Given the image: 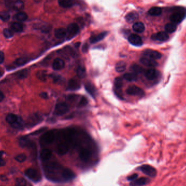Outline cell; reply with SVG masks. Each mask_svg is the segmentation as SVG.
Instances as JSON below:
<instances>
[{"mask_svg":"<svg viewBox=\"0 0 186 186\" xmlns=\"http://www.w3.org/2000/svg\"><path fill=\"white\" fill-rule=\"evenodd\" d=\"M164 29L166 32L171 33L174 32L176 31L177 26H176V25L173 23H168L165 25Z\"/></svg>","mask_w":186,"mask_h":186,"instance_id":"obj_33","label":"cell"},{"mask_svg":"<svg viewBox=\"0 0 186 186\" xmlns=\"http://www.w3.org/2000/svg\"><path fill=\"white\" fill-rule=\"evenodd\" d=\"M185 15L183 13L180 12H176L172 14L170 16V19L172 21V23L174 24H179L184 19Z\"/></svg>","mask_w":186,"mask_h":186,"instance_id":"obj_14","label":"cell"},{"mask_svg":"<svg viewBox=\"0 0 186 186\" xmlns=\"http://www.w3.org/2000/svg\"><path fill=\"white\" fill-rule=\"evenodd\" d=\"M85 88L86 91L91 95L93 97L95 98L96 96V90L94 87V86L90 82H87L85 83Z\"/></svg>","mask_w":186,"mask_h":186,"instance_id":"obj_21","label":"cell"},{"mask_svg":"<svg viewBox=\"0 0 186 186\" xmlns=\"http://www.w3.org/2000/svg\"><path fill=\"white\" fill-rule=\"evenodd\" d=\"M20 146L22 147H30L32 146V143L28 138L22 137L19 141Z\"/></svg>","mask_w":186,"mask_h":186,"instance_id":"obj_28","label":"cell"},{"mask_svg":"<svg viewBox=\"0 0 186 186\" xmlns=\"http://www.w3.org/2000/svg\"><path fill=\"white\" fill-rule=\"evenodd\" d=\"M150 182V179L147 177H140L131 181L130 185L131 186H143L149 184Z\"/></svg>","mask_w":186,"mask_h":186,"instance_id":"obj_16","label":"cell"},{"mask_svg":"<svg viewBox=\"0 0 186 186\" xmlns=\"http://www.w3.org/2000/svg\"><path fill=\"white\" fill-rule=\"evenodd\" d=\"M59 5L64 8H70L75 4V2L71 0H60L58 1Z\"/></svg>","mask_w":186,"mask_h":186,"instance_id":"obj_24","label":"cell"},{"mask_svg":"<svg viewBox=\"0 0 186 186\" xmlns=\"http://www.w3.org/2000/svg\"><path fill=\"white\" fill-rule=\"evenodd\" d=\"M78 98V96H77L75 95H69L68 97V100L70 102H73V101H76Z\"/></svg>","mask_w":186,"mask_h":186,"instance_id":"obj_48","label":"cell"},{"mask_svg":"<svg viewBox=\"0 0 186 186\" xmlns=\"http://www.w3.org/2000/svg\"><path fill=\"white\" fill-rule=\"evenodd\" d=\"M36 76L38 78L42 80V82H45L47 78V72L45 71H39L37 73Z\"/></svg>","mask_w":186,"mask_h":186,"instance_id":"obj_40","label":"cell"},{"mask_svg":"<svg viewBox=\"0 0 186 186\" xmlns=\"http://www.w3.org/2000/svg\"><path fill=\"white\" fill-rule=\"evenodd\" d=\"M9 13L6 11L0 12V19L2 20L3 21H7L10 19Z\"/></svg>","mask_w":186,"mask_h":186,"instance_id":"obj_39","label":"cell"},{"mask_svg":"<svg viewBox=\"0 0 186 186\" xmlns=\"http://www.w3.org/2000/svg\"><path fill=\"white\" fill-rule=\"evenodd\" d=\"M19 118V116H17L16 115L9 114L7 116L6 120L7 122L9 124L12 126L13 124H14L16 122L17 120H18Z\"/></svg>","mask_w":186,"mask_h":186,"instance_id":"obj_27","label":"cell"},{"mask_svg":"<svg viewBox=\"0 0 186 186\" xmlns=\"http://www.w3.org/2000/svg\"><path fill=\"white\" fill-rule=\"evenodd\" d=\"M52 156V151H51V150H50V149H43L41 151L40 154V159L44 162H47V161L50 160Z\"/></svg>","mask_w":186,"mask_h":186,"instance_id":"obj_18","label":"cell"},{"mask_svg":"<svg viewBox=\"0 0 186 186\" xmlns=\"http://www.w3.org/2000/svg\"><path fill=\"white\" fill-rule=\"evenodd\" d=\"M81 87L80 82L76 79H71L68 82L67 89L70 91H75Z\"/></svg>","mask_w":186,"mask_h":186,"instance_id":"obj_17","label":"cell"},{"mask_svg":"<svg viewBox=\"0 0 186 186\" xmlns=\"http://www.w3.org/2000/svg\"><path fill=\"white\" fill-rule=\"evenodd\" d=\"M144 76L149 80H153L157 78L160 75V72L154 68H150L144 71Z\"/></svg>","mask_w":186,"mask_h":186,"instance_id":"obj_11","label":"cell"},{"mask_svg":"<svg viewBox=\"0 0 186 186\" xmlns=\"http://www.w3.org/2000/svg\"><path fill=\"white\" fill-rule=\"evenodd\" d=\"M132 29H133L134 31H135L136 32L140 33L143 32L144 31L145 26L143 23L142 22H136L133 25Z\"/></svg>","mask_w":186,"mask_h":186,"instance_id":"obj_23","label":"cell"},{"mask_svg":"<svg viewBox=\"0 0 186 186\" xmlns=\"http://www.w3.org/2000/svg\"><path fill=\"white\" fill-rule=\"evenodd\" d=\"M28 74V71L27 69H23V71L18 72L15 74L16 77L20 79L25 78Z\"/></svg>","mask_w":186,"mask_h":186,"instance_id":"obj_41","label":"cell"},{"mask_svg":"<svg viewBox=\"0 0 186 186\" xmlns=\"http://www.w3.org/2000/svg\"><path fill=\"white\" fill-rule=\"evenodd\" d=\"M138 174H134L133 175H131L130 176H128L127 179H128V181H130L131 182V181H133L134 180L137 179V178H138Z\"/></svg>","mask_w":186,"mask_h":186,"instance_id":"obj_49","label":"cell"},{"mask_svg":"<svg viewBox=\"0 0 186 186\" xmlns=\"http://www.w3.org/2000/svg\"><path fill=\"white\" fill-rule=\"evenodd\" d=\"M0 180L3 181V182H6L8 180V179H7V177L5 175H0Z\"/></svg>","mask_w":186,"mask_h":186,"instance_id":"obj_52","label":"cell"},{"mask_svg":"<svg viewBox=\"0 0 186 186\" xmlns=\"http://www.w3.org/2000/svg\"><path fill=\"white\" fill-rule=\"evenodd\" d=\"M3 35L7 38H10L13 36V33L10 29H3Z\"/></svg>","mask_w":186,"mask_h":186,"instance_id":"obj_45","label":"cell"},{"mask_svg":"<svg viewBox=\"0 0 186 186\" xmlns=\"http://www.w3.org/2000/svg\"><path fill=\"white\" fill-rule=\"evenodd\" d=\"M143 54L144 56V57H146L155 61L156 60L160 59L162 56V54L160 52L156 50H151V49H147L144 50Z\"/></svg>","mask_w":186,"mask_h":186,"instance_id":"obj_10","label":"cell"},{"mask_svg":"<svg viewBox=\"0 0 186 186\" xmlns=\"http://www.w3.org/2000/svg\"><path fill=\"white\" fill-rule=\"evenodd\" d=\"M124 78L128 82H135L138 79V76L134 73H125L124 75Z\"/></svg>","mask_w":186,"mask_h":186,"instance_id":"obj_29","label":"cell"},{"mask_svg":"<svg viewBox=\"0 0 186 186\" xmlns=\"http://www.w3.org/2000/svg\"><path fill=\"white\" fill-rule=\"evenodd\" d=\"M126 68V64L124 61L117 62L115 65V70L118 73H122L125 71Z\"/></svg>","mask_w":186,"mask_h":186,"instance_id":"obj_30","label":"cell"},{"mask_svg":"<svg viewBox=\"0 0 186 186\" xmlns=\"http://www.w3.org/2000/svg\"><path fill=\"white\" fill-rule=\"evenodd\" d=\"M139 170L147 176L151 177H155L157 174L156 169L155 167L148 164L142 165L139 168Z\"/></svg>","mask_w":186,"mask_h":186,"instance_id":"obj_5","label":"cell"},{"mask_svg":"<svg viewBox=\"0 0 186 186\" xmlns=\"http://www.w3.org/2000/svg\"><path fill=\"white\" fill-rule=\"evenodd\" d=\"M138 14L136 12H132L127 14L125 16V19L128 23H132L138 19Z\"/></svg>","mask_w":186,"mask_h":186,"instance_id":"obj_26","label":"cell"},{"mask_svg":"<svg viewBox=\"0 0 186 186\" xmlns=\"http://www.w3.org/2000/svg\"><path fill=\"white\" fill-rule=\"evenodd\" d=\"M4 154V152L3 151H0V159H2Z\"/></svg>","mask_w":186,"mask_h":186,"instance_id":"obj_56","label":"cell"},{"mask_svg":"<svg viewBox=\"0 0 186 186\" xmlns=\"http://www.w3.org/2000/svg\"><path fill=\"white\" fill-rule=\"evenodd\" d=\"M40 97H42V98H44V99H47L48 98V95H47V93L46 92H42L40 94Z\"/></svg>","mask_w":186,"mask_h":186,"instance_id":"obj_53","label":"cell"},{"mask_svg":"<svg viewBox=\"0 0 186 186\" xmlns=\"http://www.w3.org/2000/svg\"><path fill=\"white\" fill-rule=\"evenodd\" d=\"M80 31V28L77 24L72 23L70 24L66 29V38L68 40H70L76 36Z\"/></svg>","mask_w":186,"mask_h":186,"instance_id":"obj_3","label":"cell"},{"mask_svg":"<svg viewBox=\"0 0 186 186\" xmlns=\"http://www.w3.org/2000/svg\"><path fill=\"white\" fill-rule=\"evenodd\" d=\"M4 60V55L2 51H0V63H3Z\"/></svg>","mask_w":186,"mask_h":186,"instance_id":"obj_50","label":"cell"},{"mask_svg":"<svg viewBox=\"0 0 186 186\" xmlns=\"http://www.w3.org/2000/svg\"><path fill=\"white\" fill-rule=\"evenodd\" d=\"M43 120V118L41 115L39 114H34L30 116L26 122L27 127L31 128L39 124Z\"/></svg>","mask_w":186,"mask_h":186,"instance_id":"obj_6","label":"cell"},{"mask_svg":"<svg viewBox=\"0 0 186 186\" xmlns=\"http://www.w3.org/2000/svg\"><path fill=\"white\" fill-rule=\"evenodd\" d=\"M151 38L153 40H157L160 42H165L169 38V36L166 32H158L153 34L151 37Z\"/></svg>","mask_w":186,"mask_h":186,"instance_id":"obj_12","label":"cell"},{"mask_svg":"<svg viewBox=\"0 0 186 186\" xmlns=\"http://www.w3.org/2000/svg\"><path fill=\"white\" fill-rule=\"evenodd\" d=\"M69 110L68 105L64 102H61L55 105L54 114L57 116H62L66 114Z\"/></svg>","mask_w":186,"mask_h":186,"instance_id":"obj_7","label":"cell"},{"mask_svg":"<svg viewBox=\"0 0 186 186\" xmlns=\"http://www.w3.org/2000/svg\"><path fill=\"white\" fill-rule=\"evenodd\" d=\"M12 6V7H13L14 10H17V11H19V10H21L23 9L24 3L22 1H18L14 2Z\"/></svg>","mask_w":186,"mask_h":186,"instance_id":"obj_35","label":"cell"},{"mask_svg":"<svg viewBox=\"0 0 186 186\" xmlns=\"http://www.w3.org/2000/svg\"><path fill=\"white\" fill-rule=\"evenodd\" d=\"M65 67V62L60 58L55 59L53 62L52 68L55 71H60Z\"/></svg>","mask_w":186,"mask_h":186,"instance_id":"obj_19","label":"cell"},{"mask_svg":"<svg viewBox=\"0 0 186 186\" xmlns=\"http://www.w3.org/2000/svg\"><path fill=\"white\" fill-rule=\"evenodd\" d=\"M162 12L161 8L158 7H153L151 8L148 11L149 14L151 16H159Z\"/></svg>","mask_w":186,"mask_h":186,"instance_id":"obj_25","label":"cell"},{"mask_svg":"<svg viewBox=\"0 0 186 186\" xmlns=\"http://www.w3.org/2000/svg\"><path fill=\"white\" fill-rule=\"evenodd\" d=\"M3 98H4V95L2 92L0 91V102L2 101Z\"/></svg>","mask_w":186,"mask_h":186,"instance_id":"obj_55","label":"cell"},{"mask_svg":"<svg viewBox=\"0 0 186 186\" xmlns=\"http://www.w3.org/2000/svg\"><path fill=\"white\" fill-rule=\"evenodd\" d=\"M140 62L142 65L150 68H154L158 65V63L155 60L149 59L146 57H142L140 59Z\"/></svg>","mask_w":186,"mask_h":186,"instance_id":"obj_15","label":"cell"},{"mask_svg":"<svg viewBox=\"0 0 186 186\" xmlns=\"http://www.w3.org/2000/svg\"><path fill=\"white\" fill-rule=\"evenodd\" d=\"M3 72L2 70H0V78L3 75Z\"/></svg>","mask_w":186,"mask_h":186,"instance_id":"obj_57","label":"cell"},{"mask_svg":"<svg viewBox=\"0 0 186 186\" xmlns=\"http://www.w3.org/2000/svg\"><path fill=\"white\" fill-rule=\"evenodd\" d=\"M77 74L80 78H84L86 74V70L85 67L80 65L77 69Z\"/></svg>","mask_w":186,"mask_h":186,"instance_id":"obj_37","label":"cell"},{"mask_svg":"<svg viewBox=\"0 0 186 186\" xmlns=\"http://www.w3.org/2000/svg\"><path fill=\"white\" fill-rule=\"evenodd\" d=\"M131 71H132V73H135L137 75L140 74L142 73H144V71H145L143 68V67H142L140 65H136V64L132 65L131 67Z\"/></svg>","mask_w":186,"mask_h":186,"instance_id":"obj_32","label":"cell"},{"mask_svg":"<svg viewBox=\"0 0 186 186\" xmlns=\"http://www.w3.org/2000/svg\"><path fill=\"white\" fill-rule=\"evenodd\" d=\"M28 59L26 57H20L18 59H16V60L14 62V64L15 65H18V66H21V65H24L25 64H26L27 62H28Z\"/></svg>","mask_w":186,"mask_h":186,"instance_id":"obj_38","label":"cell"},{"mask_svg":"<svg viewBox=\"0 0 186 186\" xmlns=\"http://www.w3.org/2000/svg\"><path fill=\"white\" fill-rule=\"evenodd\" d=\"M70 147L68 144L64 141L61 140L56 147V152L60 156H63L67 154L70 150Z\"/></svg>","mask_w":186,"mask_h":186,"instance_id":"obj_9","label":"cell"},{"mask_svg":"<svg viewBox=\"0 0 186 186\" xmlns=\"http://www.w3.org/2000/svg\"><path fill=\"white\" fill-rule=\"evenodd\" d=\"M11 28L14 32H20L23 31V25L21 23L16 22V23H13L12 24Z\"/></svg>","mask_w":186,"mask_h":186,"instance_id":"obj_31","label":"cell"},{"mask_svg":"<svg viewBox=\"0 0 186 186\" xmlns=\"http://www.w3.org/2000/svg\"><path fill=\"white\" fill-rule=\"evenodd\" d=\"M107 34L108 32L104 31V32H102L99 33L96 36H92L90 38V42L92 44H95L96 43L102 40V39H104L105 37L107 35Z\"/></svg>","mask_w":186,"mask_h":186,"instance_id":"obj_20","label":"cell"},{"mask_svg":"<svg viewBox=\"0 0 186 186\" xmlns=\"http://www.w3.org/2000/svg\"><path fill=\"white\" fill-rule=\"evenodd\" d=\"M5 164H6L5 161L2 159H0V167H3Z\"/></svg>","mask_w":186,"mask_h":186,"instance_id":"obj_54","label":"cell"},{"mask_svg":"<svg viewBox=\"0 0 186 186\" xmlns=\"http://www.w3.org/2000/svg\"><path fill=\"white\" fill-rule=\"evenodd\" d=\"M55 36L58 39H62L66 36V29L64 28H58L55 31Z\"/></svg>","mask_w":186,"mask_h":186,"instance_id":"obj_22","label":"cell"},{"mask_svg":"<svg viewBox=\"0 0 186 186\" xmlns=\"http://www.w3.org/2000/svg\"><path fill=\"white\" fill-rule=\"evenodd\" d=\"M126 93L131 96H135L142 97L145 95V92L142 88L135 85L131 86L126 90Z\"/></svg>","mask_w":186,"mask_h":186,"instance_id":"obj_8","label":"cell"},{"mask_svg":"<svg viewBox=\"0 0 186 186\" xmlns=\"http://www.w3.org/2000/svg\"><path fill=\"white\" fill-rule=\"evenodd\" d=\"M58 133L55 130L47 131L42 134L40 138V144L42 146L51 145L57 139Z\"/></svg>","mask_w":186,"mask_h":186,"instance_id":"obj_2","label":"cell"},{"mask_svg":"<svg viewBox=\"0 0 186 186\" xmlns=\"http://www.w3.org/2000/svg\"><path fill=\"white\" fill-rule=\"evenodd\" d=\"M23 119L19 117L16 122L14 124H13L12 126L14 128L20 129L23 127Z\"/></svg>","mask_w":186,"mask_h":186,"instance_id":"obj_43","label":"cell"},{"mask_svg":"<svg viewBox=\"0 0 186 186\" xmlns=\"http://www.w3.org/2000/svg\"><path fill=\"white\" fill-rule=\"evenodd\" d=\"M25 175L29 180L34 182H38L42 180V176L39 172L32 168H29L25 171Z\"/></svg>","mask_w":186,"mask_h":186,"instance_id":"obj_4","label":"cell"},{"mask_svg":"<svg viewBox=\"0 0 186 186\" xmlns=\"http://www.w3.org/2000/svg\"><path fill=\"white\" fill-rule=\"evenodd\" d=\"M88 48H89V46H88V44H85V45L83 46V47H82V51H83V52H87Z\"/></svg>","mask_w":186,"mask_h":186,"instance_id":"obj_51","label":"cell"},{"mask_svg":"<svg viewBox=\"0 0 186 186\" xmlns=\"http://www.w3.org/2000/svg\"><path fill=\"white\" fill-rule=\"evenodd\" d=\"M43 169L46 178L56 183H64L74 180L75 173L69 168L62 166L56 161L45 162Z\"/></svg>","mask_w":186,"mask_h":186,"instance_id":"obj_1","label":"cell"},{"mask_svg":"<svg viewBox=\"0 0 186 186\" xmlns=\"http://www.w3.org/2000/svg\"><path fill=\"white\" fill-rule=\"evenodd\" d=\"M88 99L85 97H82L80 99V100L77 107H78V108L84 107L87 105V104H88Z\"/></svg>","mask_w":186,"mask_h":186,"instance_id":"obj_44","label":"cell"},{"mask_svg":"<svg viewBox=\"0 0 186 186\" xmlns=\"http://www.w3.org/2000/svg\"><path fill=\"white\" fill-rule=\"evenodd\" d=\"M27 182L25 179L23 177L18 178L15 181V186H26Z\"/></svg>","mask_w":186,"mask_h":186,"instance_id":"obj_42","label":"cell"},{"mask_svg":"<svg viewBox=\"0 0 186 186\" xmlns=\"http://www.w3.org/2000/svg\"><path fill=\"white\" fill-rule=\"evenodd\" d=\"M128 41L131 44L136 46H140L143 45V40L139 35L136 34L131 35L128 37Z\"/></svg>","mask_w":186,"mask_h":186,"instance_id":"obj_13","label":"cell"},{"mask_svg":"<svg viewBox=\"0 0 186 186\" xmlns=\"http://www.w3.org/2000/svg\"><path fill=\"white\" fill-rule=\"evenodd\" d=\"M123 85V79L117 77L114 80V86L115 87V91H121V88Z\"/></svg>","mask_w":186,"mask_h":186,"instance_id":"obj_34","label":"cell"},{"mask_svg":"<svg viewBox=\"0 0 186 186\" xmlns=\"http://www.w3.org/2000/svg\"><path fill=\"white\" fill-rule=\"evenodd\" d=\"M26 160V155L24 154H20L18 155L15 157V160H17L18 162H19L20 163H23V162H25Z\"/></svg>","mask_w":186,"mask_h":186,"instance_id":"obj_46","label":"cell"},{"mask_svg":"<svg viewBox=\"0 0 186 186\" xmlns=\"http://www.w3.org/2000/svg\"><path fill=\"white\" fill-rule=\"evenodd\" d=\"M27 18H28L27 15L26 14V13H23V12H20V13L16 14V15H15V19L16 20L20 21V22L25 21L27 19Z\"/></svg>","mask_w":186,"mask_h":186,"instance_id":"obj_36","label":"cell"},{"mask_svg":"<svg viewBox=\"0 0 186 186\" xmlns=\"http://www.w3.org/2000/svg\"><path fill=\"white\" fill-rule=\"evenodd\" d=\"M51 78H52L53 82H60L61 80H62V77L61 76H59L57 74H53L51 75Z\"/></svg>","mask_w":186,"mask_h":186,"instance_id":"obj_47","label":"cell"}]
</instances>
